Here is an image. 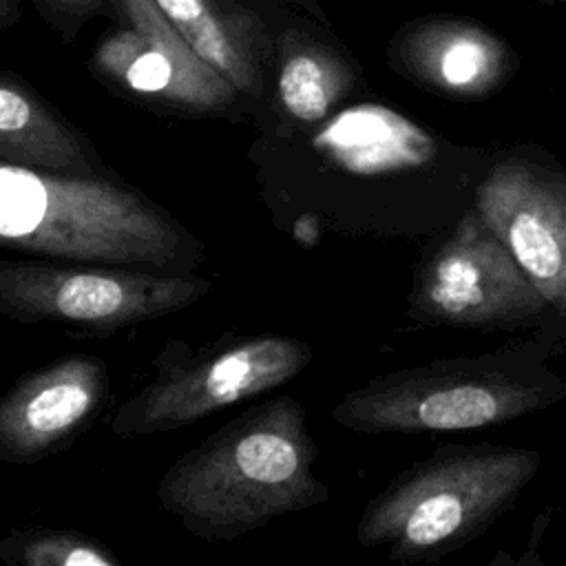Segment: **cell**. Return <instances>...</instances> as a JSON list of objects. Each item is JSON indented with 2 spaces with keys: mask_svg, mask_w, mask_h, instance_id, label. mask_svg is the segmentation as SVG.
I'll list each match as a JSON object with an SVG mask.
<instances>
[{
  "mask_svg": "<svg viewBox=\"0 0 566 566\" xmlns=\"http://www.w3.org/2000/svg\"><path fill=\"white\" fill-rule=\"evenodd\" d=\"M475 212L566 318V172L531 148L511 150L480 181Z\"/></svg>",
  "mask_w": 566,
  "mask_h": 566,
  "instance_id": "obj_9",
  "label": "cell"
},
{
  "mask_svg": "<svg viewBox=\"0 0 566 566\" xmlns=\"http://www.w3.org/2000/svg\"><path fill=\"white\" fill-rule=\"evenodd\" d=\"M544 2H548V0H544ZM553 2H564L566 4V0H553Z\"/></svg>",
  "mask_w": 566,
  "mask_h": 566,
  "instance_id": "obj_19",
  "label": "cell"
},
{
  "mask_svg": "<svg viewBox=\"0 0 566 566\" xmlns=\"http://www.w3.org/2000/svg\"><path fill=\"white\" fill-rule=\"evenodd\" d=\"M106 367L75 354L22 378L0 400V460L31 464L55 451L99 411Z\"/></svg>",
  "mask_w": 566,
  "mask_h": 566,
  "instance_id": "obj_11",
  "label": "cell"
},
{
  "mask_svg": "<svg viewBox=\"0 0 566 566\" xmlns=\"http://www.w3.org/2000/svg\"><path fill=\"white\" fill-rule=\"evenodd\" d=\"M186 42L241 95H263L274 35L252 9L237 0H153Z\"/></svg>",
  "mask_w": 566,
  "mask_h": 566,
  "instance_id": "obj_13",
  "label": "cell"
},
{
  "mask_svg": "<svg viewBox=\"0 0 566 566\" xmlns=\"http://www.w3.org/2000/svg\"><path fill=\"white\" fill-rule=\"evenodd\" d=\"M0 250L188 272L203 245L144 192L104 175L0 161Z\"/></svg>",
  "mask_w": 566,
  "mask_h": 566,
  "instance_id": "obj_2",
  "label": "cell"
},
{
  "mask_svg": "<svg viewBox=\"0 0 566 566\" xmlns=\"http://www.w3.org/2000/svg\"><path fill=\"white\" fill-rule=\"evenodd\" d=\"M212 287L210 279L135 265L0 259V316L111 332L179 312Z\"/></svg>",
  "mask_w": 566,
  "mask_h": 566,
  "instance_id": "obj_5",
  "label": "cell"
},
{
  "mask_svg": "<svg viewBox=\"0 0 566 566\" xmlns=\"http://www.w3.org/2000/svg\"><path fill=\"white\" fill-rule=\"evenodd\" d=\"M0 161L64 175H102L93 144L31 84L0 71Z\"/></svg>",
  "mask_w": 566,
  "mask_h": 566,
  "instance_id": "obj_14",
  "label": "cell"
},
{
  "mask_svg": "<svg viewBox=\"0 0 566 566\" xmlns=\"http://www.w3.org/2000/svg\"><path fill=\"white\" fill-rule=\"evenodd\" d=\"M566 396V382L531 352L451 358L371 378L332 409L363 433L464 431L515 420Z\"/></svg>",
  "mask_w": 566,
  "mask_h": 566,
  "instance_id": "obj_4",
  "label": "cell"
},
{
  "mask_svg": "<svg viewBox=\"0 0 566 566\" xmlns=\"http://www.w3.org/2000/svg\"><path fill=\"white\" fill-rule=\"evenodd\" d=\"M283 2L290 4V7H296L298 11H303V15L312 18V20H316V22L329 24V22H327V15H325V11H323V7H321L318 0H283Z\"/></svg>",
  "mask_w": 566,
  "mask_h": 566,
  "instance_id": "obj_17",
  "label": "cell"
},
{
  "mask_svg": "<svg viewBox=\"0 0 566 566\" xmlns=\"http://www.w3.org/2000/svg\"><path fill=\"white\" fill-rule=\"evenodd\" d=\"M387 64L424 91L475 102L497 93L515 75L520 57L502 35L478 20L424 13L394 31Z\"/></svg>",
  "mask_w": 566,
  "mask_h": 566,
  "instance_id": "obj_10",
  "label": "cell"
},
{
  "mask_svg": "<svg viewBox=\"0 0 566 566\" xmlns=\"http://www.w3.org/2000/svg\"><path fill=\"white\" fill-rule=\"evenodd\" d=\"M305 409L274 398L217 429L161 475L159 504L192 535L234 539L327 500Z\"/></svg>",
  "mask_w": 566,
  "mask_h": 566,
  "instance_id": "obj_1",
  "label": "cell"
},
{
  "mask_svg": "<svg viewBox=\"0 0 566 566\" xmlns=\"http://www.w3.org/2000/svg\"><path fill=\"white\" fill-rule=\"evenodd\" d=\"M20 20V0H0V31Z\"/></svg>",
  "mask_w": 566,
  "mask_h": 566,
  "instance_id": "obj_18",
  "label": "cell"
},
{
  "mask_svg": "<svg viewBox=\"0 0 566 566\" xmlns=\"http://www.w3.org/2000/svg\"><path fill=\"white\" fill-rule=\"evenodd\" d=\"M524 447H444L396 475L363 511L356 537L398 562H431L482 535L535 478Z\"/></svg>",
  "mask_w": 566,
  "mask_h": 566,
  "instance_id": "obj_3",
  "label": "cell"
},
{
  "mask_svg": "<svg viewBox=\"0 0 566 566\" xmlns=\"http://www.w3.org/2000/svg\"><path fill=\"white\" fill-rule=\"evenodd\" d=\"M274 93L296 124L327 119L360 86V66L329 24L303 15L274 35Z\"/></svg>",
  "mask_w": 566,
  "mask_h": 566,
  "instance_id": "obj_12",
  "label": "cell"
},
{
  "mask_svg": "<svg viewBox=\"0 0 566 566\" xmlns=\"http://www.w3.org/2000/svg\"><path fill=\"white\" fill-rule=\"evenodd\" d=\"M312 349L292 336L261 334L214 354L164 369L126 400L113 418V433L146 436L172 431L232 402L265 394L305 369Z\"/></svg>",
  "mask_w": 566,
  "mask_h": 566,
  "instance_id": "obj_7",
  "label": "cell"
},
{
  "mask_svg": "<svg viewBox=\"0 0 566 566\" xmlns=\"http://www.w3.org/2000/svg\"><path fill=\"white\" fill-rule=\"evenodd\" d=\"M18 559L29 566H113L117 557L104 546L71 533H38L31 535L18 553Z\"/></svg>",
  "mask_w": 566,
  "mask_h": 566,
  "instance_id": "obj_15",
  "label": "cell"
},
{
  "mask_svg": "<svg viewBox=\"0 0 566 566\" xmlns=\"http://www.w3.org/2000/svg\"><path fill=\"white\" fill-rule=\"evenodd\" d=\"M546 307L539 290L475 210L427 256L411 292L413 318L451 327H522Z\"/></svg>",
  "mask_w": 566,
  "mask_h": 566,
  "instance_id": "obj_6",
  "label": "cell"
},
{
  "mask_svg": "<svg viewBox=\"0 0 566 566\" xmlns=\"http://www.w3.org/2000/svg\"><path fill=\"white\" fill-rule=\"evenodd\" d=\"M40 18L71 44L95 18L111 15L113 0H33Z\"/></svg>",
  "mask_w": 566,
  "mask_h": 566,
  "instance_id": "obj_16",
  "label": "cell"
},
{
  "mask_svg": "<svg viewBox=\"0 0 566 566\" xmlns=\"http://www.w3.org/2000/svg\"><path fill=\"white\" fill-rule=\"evenodd\" d=\"M93 73L117 91L186 113H223L241 93L166 20L153 0H113Z\"/></svg>",
  "mask_w": 566,
  "mask_h": 566,
  "instance_id": "obj_8",
  "label": "cell"
}]
</instances>
